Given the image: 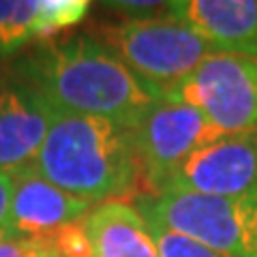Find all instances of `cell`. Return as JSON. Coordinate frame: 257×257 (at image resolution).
I'll list each match as a JSON object with an SVG mask.
<instances>
[{"instance_id":"obj_16","label":"cell","mask_w":257,"mask_h":257,"mask_svg":"<svg viewBox=\"0 0 257 257\" xmlns=\"http://www.w3.org/2000/svg\"><path fill=\"white\" fill-rule=\"evenodd\" d=\"M105 7H111L114 11L128 15V20H140L152 18L157 7H165V3H107Z\"/></svg>"},{"instance_id":"obj_2","label":"cell","mask_w":257,"mask_h":257,"mask_svg":"<svg viewBox=\"0 0 257 257\" xmlns=\"http://www.w3.org/2000/svg\"><path fill=\"white\" fill-rule=\"evenodd\" d=\"M32 167L58 189L94 206L124 197L140 184L133 128L105 118L56 111Z\"/></svg>"},{"instance_id":"obj_1","label":"cell","mask_w":257,"mask_h":257,"mask_svg":"<svg viewBox=\"0 0 257 257\" xmlns=\"http://www.w3.org/2000/svg\"><path fill=\"white\" fill-rule=\"evenodd\" d=\"M20 73L60 114L105 118L126 128L138 126L161 101L155 86L90 35L43 43L22 58Z\"/></svg>"},{"instance_id":"obj_3","label":"cell","mask_w":257,"mask_h":257,"mask_svg":"<svg viewBox=\"0 0 257 257\" xmlns=\"http://www.w3.org/2000/svg\"><path fill=\"white\" fill-rule=\"evenodd\" d=\"M140 212L229 257H257V191L236 197L195 193L140 195Z\"/></svg>"},{"instance_id":"obj_8","label":"cell","mask_w":257,"mask_h":257,"mask_svg":"<svg viewBox=\"0 0 257 257\" xmlns=\"http://www.w3.org/2000/svg\"><path fill=\"white\" fill-rule=\"evenodd\" d=\"M9 236L50 238L84 221L94 204L79 199L45 180L35 167L11 174Z\"/></svg>"},{"instance_id":"obj_4","label":"cell","mask_w":257,"mask_h":257,"mask_svg":"<svg viewBox=\"0 0 257 257\" xmlns=\"http://www.w3.org/2000/svg\"><path fill=\"white\" fill-rule=\"evenodd\" d=\"M161 101L195 107L223 135L257 133V58L212 52Z\"/></svg>"},{"instance_id":"obj_5","label":"cell","mask_w":257,"mask_h":257,"mask_svg":"<svg viewBox=\"0 0 257 257\" xmlns=\"http://www.w3.org/2000/svg\"><path fill=\"white\" fill-rule=\"evenodd\" d=\"M103 43L159 92L187 77L214 52L197 32L167 15L111 24L103 30Z\"/></svg>"},{"instance_id":"obj_6","label":"cell","mask_w":257,"mask_h":257,"mask_svg":"<svg viewBox=\"0 0 257 257\" xmlns=\"http://www.w3.org/2000/svg\"><path fill=\"white\" fill-rule=\"evenodd\" d=\"M221 131L195 107L159 101L133 128L144 195H157L193 152L221 138Z\"/></svg>"},{"instance_id":"obj_11","label":"cell","mask_w":257,"mask_h":257,"mask_svg":"<svg viewBox=\"0 0 257 257\" xmlns=\"http://www.w3.org/2000/svg\"><path fill=\"white\" fill-rule=\"evenodd\" d=\"M90 7L86 0H0V58L77 26Z\"/></svg>"},{"instance_id":"obj_17","label":"cell","mask_w":257,"mask_h":257,"mask_svg":"<svg viewBox=\"0 0 257 257\" xmlns=\"http://www.w3.org/2000/svg\"><path fill=\"white\" fill-rule=\"evenodd\" d=\"M58 257H92V251H60L58 248Z\"/></svg>"},{"instance_id":"obj_9","label":"cell","mask_w":257,"mask_h":257,"mask_svg":"<svg viewBox=\"0 0 257 257\" xmlns=\"http://www.w3.org/2000/svg\"><path fill=\"white\" fill-rule=\"evenodd\" d=\"M56 118L43 94L22 79L0 84V172L32 167Z\"/></svg>"},{"instance_id":"obj_14","label":"cell","mask_w":257,"mask_h":257,"mask_svg":"<svg viewBox=\"0 0 257 257\" xmlns=\"http://www.w3.org/2000/svg\"><path fill=\"white\" fill-rule=\"evenodd\" d=\"M0 257H58L56 234L50 238H0Z\"/></svg>"},{"instance_id":"obj_13","label":"cell","mask_w":257,"mask_h":257,"mask_svg":"<svg viewBox=\"0 0 257 257\" xmlns=\"http://www.w3.org/2000/svg\"><path fill=\"white\" fill-rule=\"evenodd\" d=\"M146 221L150 225L152 234H155L161 257H229V255H223V253L214 251V248L197 242V240H193L184 234L167 229L157 221H150V219H146Z\"/></svg>"},{"instance_id":"obj_7","label":"cell","mask_w":257,"mask_h":257,"mask_svg":"<svg viewBox=\"0 0 257 257\" xmlns=\"http://www.w3.org/2000/svg\"><path fill=\"white\" fill-rule=\"evenodd\" d=\"M251 191H257V133L221 135L195 150L161 193L236 197Z\"/></svg>"},{"instance_id":"obj_12","label":"cell","mask_w":257,"mask_h":257,"mask_svg":"<svg viewBox=\"0 0 257 257\" xmlns=\"http://www.w3.org/2000/svg\"><path fill=\"white\" fill-rule=\"evenodd\" d=\"M92 257H161L146 216L135 204H96L84 219Z\"/></svg>"},{"instance_id":"obj_10","label":"cell","mask_w":257,"mask_h":257,"mask_svg":"<svg viewBox=\"0 0 257 257\" xmlns=\"http://www.w3.org/2000/svg\"><path fill=\"white\" fill-rule=\"evenodd\" d=\"M165 15L197 32L214 52L257 58L255 0H174Z\"/></svg>"},{"instance_id":"obj_15","label":"cell","mask_w":257,"mask_h":257,"mask_svg":"<svg viewBox=\"0 0 257 257\" xmlns=\"http://www.w3.org/2000/svg\"><path fill=\"white\" fill-rule=\"evenodd\" d=\"M11 176L0 172V238L9 236V206H11Z\"/></svg>"}]
</instances>
